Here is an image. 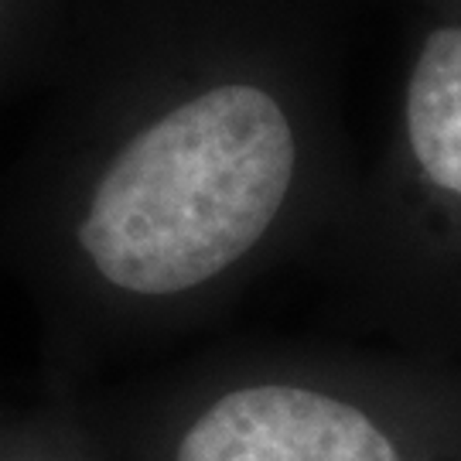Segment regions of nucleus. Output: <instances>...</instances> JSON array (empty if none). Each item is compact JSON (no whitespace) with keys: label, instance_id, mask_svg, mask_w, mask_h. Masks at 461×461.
<instances>
[{"label":"nucleus","instance_id":"nucleus-1","mask_svg":"<svg viewBox=\"0 0 461 461\" xmlns=\"http://www.w3.org/2000/svg\"><path fill=\"white\" fill-rule=\"evenodd\" d=\"M72 150L51 215L55 264L116 335L209 314L329 232L356 182L314 116L232 72L148 99Z\"/></svg>","mask_w":461,"mask_h":461},{"label":"nucleus","instance_id":"nucleus-2","mask_svg":"<svg viewBox=\"0 0 461 461\" xmlns=\"http://www.w3.org/2000/svg\"><path fill=\"white\" fill-rule=\"evenodd\" d=\"M154 461H458L461 396L424 356L243 352L137 413Z\"/></svg>","mask_w":461,"mask_h":461},{"label":"nucleus","instance_id":"nucleus-3","mask_svg":"<svg viewBox=\"0 0 461 461\" xmlns=\"http://www.w3.org/2000/svg\"><path fill=\"white\" fill-rule=\"evenodd\" d=\"M329 236L348 301L411 348L461 270V24L424 38L393 137Z\"/></svg>","mask_w":461,"mask_h":461},{"label":"nucleus","instance_id":"nucleus-4","mask_svg":"<svg viewBox=\"0 0 461 461\" xmlns=\"http://www.w3.org/2000/svg\"><path fill=\"white\" fill-rule=\"evenodd\" d=\"M0 461H51L45 455H32V451H17V455H0Z\"/></svg>","mask_w":461,"mask_h":461}]
</instances>
